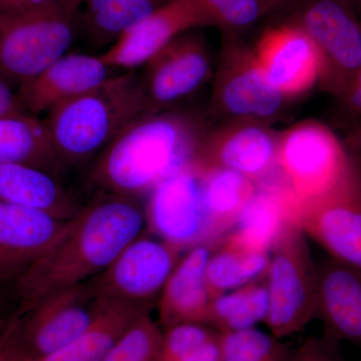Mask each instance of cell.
<instances>
[{
  "mask_svg": "<svg viewBox=\"0 0 361 361\" xmlns=\"http://www.w3.org/2000/svg\"><path fill=\"white\" fill-rule=\"evenodd\" d=\"M147 227L135 198L96 194L70 229L11 287L16 310L25 314L56 292L103 273Z\"/></svg>",
  "mask_w": 361,
  "mask_h": 361,
  "instance_id": "6da1fadb",
  "label": "cell"
},
{
  "mask_svg": "<svg viewBox=\"0 0 361 361\" xmlns=\"http://www.w3.org/2000/svg\"><path fill=\"white\" fill-rule=\"evenodd\" d=\"M200 114L176 108L130 123L90 165L97 194L137 199L193 165L209 132Z\"/></svg>",
  "mask_w": 361,
  "mask_h": 361,
  "instance_id": "7a4b0ae2",
  "label": "cell"
},
{
  "mask_svg": "<svg viewBox=\"0 0 361 361\" xmlns=\"http://www.w3.org/2000/svg\"><path fill=\"white\" fill-rule=\"evenodd\" d=\"M144 115L140 75L129 71L56 104L44 123L65 170L92 165L130 123Z\"/></svg>",
  "mask_w": 361,
  "mask_h": 361,
  "instance_id": "3957f363",
  "label": "cell"
},
{
  "mask_svg": "<svg viewBox=\"0 0 361 361\" xmlns=\"http://www.w3.org/2000/svg\"><path fill=\"white\" fill-rule=\"evenodd\" d=\"M80 6V0H51L0 16V78L20 87L68 54Z\"/></svg>",
  "mask_w": 361,
  "mask_h": 361,
  "instance_id": "277c9868",
  "label": "cell"
},
{
  "mask_svg": "<svg viewBox=\"0 0 361 361\" xmlns=\"http://www.w3.org/2000/svg\"><path fill=\"white\" fill-rule=\"evenodd\" d=\"M265 280L269 295L265 324L272 336H293L316 318L317 266L307 236L290 221L271 249Z\"/></svg>",
  "mask_w": 361,
  "mask_h": 361,
  "instance_id": "5b68a950",
  "label": "cell"
},
{
  "mask_svg": "<svg viewBox=\"0 0 361 361\" xmlns=\"http://www.w3.org/2000/svg\"><path fill=\"white\" fill-rule=\"evenodd\" d=\"M207 115L223 123L248 121L272 125L286 99L271 84L250 49L239 35L223 33Z\"/></svg>",
  "mask_w": 361,
  "mask_h": 361,
  "instance_id": "8992f818",
  "label": "cell"
},
{
  "mask_svg": "<svg viewBox=\"0 0 361 361\" xmlns=\"http://www.w3.org/2000/svg\"><path fill=\"white\" fill-rule=\"evenodd\" d=\"M350 163L343 142L317 121H303L280 133L277 169L298 203L326 194L341 180Z\"/></svg>",
  "mask_w": 361,
  "mask_h": 361,
  "instance_id": "52a82bcc",
  "label": "cell"
},
{
  "mask_svg": "<svg viewBox=\"0 0 361 361\" xmlns=\"http://www.w3.org/2000/svg\"><path fill=\"white\" fill-rule=\"evenodd\" d=\"M287 219L330 257L361 270V166L351 159L336 186L307 203H298L287 190Z\"/></svg>",
  "mask_w": 361,
  "mask_h": 361,
  "instance_id": "ba28073f",
  "label": "cell"
},
{
  "mask_svg": "<svg viewBox=\"0 0 361 361\" xmlns=\"http://www.w3.org/2000/svg\"><path fill=\"white\" fill-rule=\"evenodd\" d=\"M292 23L314 42L322 71L319 87L339 97L361 68V23L342 0H297Z\"/></svg>",
  "mask_w": 361,
  "mask_h": 361,
  "instance_id": "9c48e42d",
  "label": "cell"
},
{
  "mask_svg": "<svg viewBox=\"0 0 361 361\" xmlns=\"http://www.w3.org/2000/svg\"><path fill=\"white\" fill-rule=\"evenodd\" d=\"M183 252L158 237L142 234L92 279V284L101 298L151 311Z\"/></svg>",
  "mask_w": 361,
  "mask_h": 361,
  "instance_id": "30bf717a",
  "label": "cell"
},
{
  "mask_svg": "<svg viewBox=\"0 0 361 361\" xmlns=\"http://www.w3.org/2000/svg\"><path fill=\"white\" fill-rule=\"evenodd\" d=\"M178 35L145 63L140 75L146 114L178 108L214 75L212 54L197 33Z\"/></svg>",
  "mask_w": 361,
  "mask_h": 361,
  "instance_id": "8fae6325",
  "label": "cell"
},
{
  "mask_svg": "<svg viewBox=\"0 0 361 361\" xmlns=\"http://www.w3.org/2000/svg\"><path fill=\"white\" fill-rule=\"evenodd\" d=\"M148 196L145 213L153 236L185 252L201 244L212 246L202 175L196 166L161 180Z\"/></svg>",
  "mask_w": 361,
  "mask_h": 361,
  "instance_id": "7c38bea8",
  "label": "cell"
},
{
  "mask_svg": "<svg viewBox=\"0 0 361 361\" xmlns=\"http://www.w3.org/2000/svg\"><path fill=\"white\" fill-rule=\"evenodd\" d=\"M102 299L92 280L56 292L23 315L25 360H37L68 348L87 329Z\"/></svg>",
  "mask_w": 361,
  "mask_h": 361,
  "instance_id": "4fadbf2b",
  "label": "cell"
},
{
  "mask_svg": "<svg viewBox=\"0 0 361 361\" xmlns=\"http://www.w3.org/2000/svg\"><path fill=\"white\" fill-rule=\"evenodd\" d=\"M279 140L280 133L265 123H223L217 129L209 130L194 165L229 169L259 184L277 169Z\"/></svg>",
  "mask_w": 361,
  "mask_h": 361,
  "instance_id": "5bb4252c",
  "label": "cell"
},
{
  "mask_svg": "<svg viewBox=\"0 0 361 361\" xmlns=\"http://www.w3.org/2000/svg\"><path fill=\"white\" fill-rule=\"evenodd\" d=\"M253 51L271 84L289 101L319 85V51L307 32L296 23L291 21L267 28Z\"/></svg>",
  "mask_w": 361,
  "mask_h": 361,
  "instance_id": "9a60e30c",
  "label": "cell"
},
{
  "mask_svg": "<svg viewBox=\"0 0 361 361\" xmlns=\"http://www.w3.org/2000/svg\"><path fill=\"white\" fill-rule=\"evenodd\" d=\"M73 219L0 202V284L11 286L66 234Z\"/></svg>",
  "mask_w": 361,
  "mask_h": 361,
  "instance_id": "2e32d148",
  "label": "cell"
},
{
  "mask_svg": "<svg viewBox=\"0 0 361 361\" xmlns=\"http://www.w3.org/2000/svg\"><path fill=\"white\" fill-rule=\"evenodd\" d=\"M210 26L200 0H173L123 32L102 54L113 68L134 71L182 33Z\"/></svg>",
  "mask_w": 361,
  "mask_h": 361,
  "instance_id": "e0dca14e",
  "label": "cell"
},
{
  "mask_svg": "<svg viewBox=\"0 0 361 361\" xmlns=\"http://www.w3.org/2000/svg\"><path fill=\"white\" fill-rule=\"evenodd\" d=\"M111 68L102 56L66 54L37 78L21 85L16 97L21 108L30 115L49 113L61 102L84 94L113 77Z\"/></svg>",
  "mask_w": 361,
  "mask_h": 361,
  "instance_id": "ac0fdd59",
  "label": "cell"
},
{
  "mask_svg": "<svg viewBox=\"0 0 361 361\" xmlns=\"http://www.w3.org/2000/svg\"><path fill=\"white\" fill-rule=\"evenodd\" d=\"M316 318L323 334L361 344V270L334 258L317 266Z\"/></svg>",
  "mask_w": 361,
  "mask_h": 361,
  "instance_id": "d6986e66",
  "label": "cell"
},
{
  "mask_svg": "<svg viewBox=\"0 0 361 361\" xmlns=\"http://www.w3.org/2000/svg\"><path fill=\"white\" fill-rule=\"evenodd\" d=\"M214 249L201 244L180 258L157 301L159 322L164 329L180 323L206 324L212 300L207 284V264Z\"/></svg>",
  "mask_w": 361,
  "mask_h": 361,
  "instance_id": "ffe728a7",
  "label": "cell"
},
{
  "mask_svg": "<svg viewBox=\"0 0 361 361\" xmlns=\"http://www.w3.org/2000/svg\"><path fill=\"white\" fill-rule=\"evenodd\" d=\"M0 202L37 209L65 220L77 217L84 207L59 178L16 163H0Z\"/></svg>",
  "mask_w": 361,
  "mask_h": 361,
  "instance_id": "44dd1931",
  "label": "cell"
},
{
  "mask_svg": "<svg viewBox=\"0 0 361 361\" xmlns=\"http://www.w3.org/2000/svg\"><path fill=\"white\" fill-rule=\"evenodd\" d=\"M287 222V189L279 176L276 182L257 184L225 239L247 250L270 253Z\"/></svg>",
  "mask_w": 361,
  "mask_h": 361,
  "instance_id": "7402d4cb",
  "label": "cell"
},
{
  "mask_svg": "<svg viewBox=\"0 0 361 361\" xmlns=\"http://www.w3.org/2000/svg\"><path fill=\"white\" fill-rule=\"evenodd\" d=\"M197 168L202 175L211 245L216 248L234 228L257 184L229 169Z\"/></svg>",
  "mask_w": 361,
  "mask_h": 361,
  "instance_id": "603a6c76",
  "label": "cell"
},
{
  "mask_svg": "<svg viewBox=\"0 0 361 361\" xmlns=\"http://www.w3.org/2000/svg\"><path fill=\"white\" fill-rule=\"evenodd\" d=\"M101 299L92 322L68 348L40 360L25 361H103L130 325L142 313L149 312L135 306Z\"/></svg>",
  "mask_w": 361,
  "mask_h": 361,
  "instance_id": "cb8c5ba5",
  "label": "cell"
},
{
  "mask_svg": "<svg viewBox=\"0 0 361 361\" xmlns=\"http://www.w3.org/2000/svg\"><path fill=\"white\" fill-rule=\"evenodd\" d=\"M0 163L32 166L58 178L63 172L44 123L28 113L0 116Z\"/></svg>",
  "mask_w": 361,
  "mask_h": 361,
  "instance_id": "d4e9b609",
  "label": "cell"
},
{
  "mask_svg": "<svg viewBox=\"0 0 361 361\" xmlns=\"http://www.w3.org/2000/svg\"><path fill=\"white\" fill-rule=\"evenodd\" d=\"M173 0H82L87 39L97 47L113 44L123 32Z\"/></svg>",
  "mask_w": 361,
  "mask_h": 361,
  "instance_id": "484cf974",
  "label": "cell"
},
{
  "mask_svg": "<svg viewBox=\"0 0 361 361\" xmlns=\"http://www.w3.org/2000/svg\"><path fill=\"white\" fill-rule=\"evenodd\" d=\"M268 312L269 295L263 277L214 297L209 305L206 324L222 334L240 331L265 323Z\"/></svg>",
  "mask_w": 361,
  "mask_h": 361,
  "instance_id": "4316f807",
  "label": "cell"
},
{
  "mask_svg": "<svg viewBox=\"0 0 361 361\" xmlns=\"http://www.w3.org/2000/svg\"><path fill=\"white\" fill-rule=\"evenodd\" d=\"M269 263L270 253L247 250L223 239L211 253L207 264V284L211 297L265 277Z\"/></svg>",
  "mask_w": 361,
  "mask_h": 361,
  "instance_id": "83f0119b",
  "label": "cell"
},
{
  "mask_svg": "<svg viewBox=\"0 0 361 361\" xmlns=\"http://www.w3.org/2000/svg\"><path fill=\"white\" fill-rule=\"evenodd\" d=\"M159 361H222V332L202 323L167 327Z\"/></svg>",
  "mask_w": 361,
  "mask_h": 361,
  "instance_id": "f1b7e54d",
  "label": "cell"
},
{
  "mask_svg": "<svg viewBox=\"0 0 361 361\" xmlns=\"http://www.w3.org/2000/svg\"><path fill=\"white\" fill-rule=\"evenodd\" d=\"M288 344L262 330L222 334V361H289Z\"/></svg>",
  "mask_w": 361,
  "mask_h": 361,
  "instance_id": "f546056e",
  "label": "cell"
},
{
  "mask_svg": "<svg viewBox=\"0 0 361 361\" xmlns=\"http://www.w3.org/2000/svg\"><path fill=\"white\" fill-rule=\"evenodd\" d=\"M163 330L142 313L118 339L103 361H159Z\"/></svg>",
  "mask_w": 361,
  "mask_h": 361,
  "instance_id": "4dcf8cb0",
  "label": "cell"
},
{
  "mask_svg": "<svg viewBox=\"0 0 361 361\" xmlns=\"http://www.w3.org/2000/svg\"><path fill=\"white\" fill-rule=\"evenodd\" d=\"M289 361H346L341 342L325 336H310L292 351Z\"/></svg>",
  "mask_w": 361,
  "mask_h": 361,
  "instance_id": "1f68e13d",
  "label": "cell"
},
{
  "mask_svg": "<svg viewBox=\"0 0 361 361\" xmlns=\"http://www.w3.org/2000/svg\"><path fill=\"white\" fill-rule=\"evenodd\" d=\"M23 315L14 310L0 325V361H25L21 341Z\"/></svg>",
  "mask_w": 361,
  "mask_h": 361,
  "instance_id": "d6a6232c",
  "label": "cell"
},
{
  "mask_svg": "<svg viewBox=\"0 0 361 361\" xmlns=\"http://www.w3.org/2000/svg\"><path fill=\"white\" fill-rule=\"evenodd\" d=\"M338 99L344 114L348 116V125L361 120V68Z\"/></svg>",
  "mask_w": 361,
  "mask_h": 361,
  "instance_id": "836d02e7",
  "label": "cell"
},
{
  "mask_svg": "<svg viewBox=\"0 0 361 361\" xmlns=\"http://www.w3.org/2000/svg\"><path fill=\"white\" fill-rule=\"evenodd\" d=\"M200 1L203 4L204 8L206 9V13L208 14L209 18V13L214 11V9L219 8V7L261 2V4H272V6H276L277 8L282 11V9L296 4L297 0H200ZM209 20H210V18H209Z\"/></svg>",
  "mask_w": 361,
  "mask_h": 361,
  "instance_id": "e575fe53",
  "label": "cell"
},
{
  "mask_svg": "<svg viewBox=\"0 0 361 361\" xmlns=\"http://www.w3.org/2000/svg\"><path fill=\"white\" fill-rule=\"evenodd\" d=\"M26 113L13 94L11 85L0 78V116L20 115Z\"/></svg>",
  "mask_w": 361,
  "mask_h": 361,
  "instance_id": "d590c367",
  "label": "cell"
},
{
  "mask_svg": "<svg viewBox=\"0 0 361 361\" xmlns=\"http://www.w3.org/2000/svg\"><path fill=\"white\" fill-rule=\"evenodd\" d=\"M343 144L351 159L361 166V120L348 126Z\"/></svg>",
  "mask_w": 361,
  "mask_h": 361,
  "instance_id": "8d00e7d4",
  "label": "cell"
},
{
  "mask_svg": "<svg viewBox=\"0 0 361 361\" xmlns=\"http://www.w3.org/2000/svg\"><path fill=\"white\" fill-rule=\"evenodd\" d=\"M49 1L51 0H0V16L23 13Z\"/></svg>",
  "mask_w": 361,
  "mask_h": 361,
  "instance_id": "74e56055",
  "label": "cell"
},
{
  "mask_svg": "<svg viewBox=\"0 0 361 361\" xmlns=\"http://www.w3.org/2000/svg\"><path fill=\"white\" fill-rule=\"evenodd\" d=\"M11 303L16 304L11 287L0 284V325L13 312H9Z\"/></svg>",
  "mask_w": 361,
  "mask_h": 361,
  "instance_id": "f35d334b",
  "label": "cell"
},
{
  "mask_svg": "<svg viewBox=\"0 0 361 361\" xmlns=\"http://www.w3.org/2000/svg\"><path fill=\"white\" fill-rule=\"evenodd\" d=\"M342 1L346 2L349 6H361V0H342Z\"/></svg>",
  "mask_w": 361,
  "mask_h": 361,
  "instance_id": "ab89813d",
  "label": "cell"
},
{
  "mask_svg": "<svg viewBox=\"0 0 361 361\" xmlns=\"http://www.w3.org/2000/svg\"><path fill=\"white\" fill-rule=\"evenodd\" d=\"M80 2H82V0H80Z\"/></svg>",
  "mask_w": 361,
  "mask_h": 361,
  "instance_id": "60d3db41",
  "label": "cell"
},
{
  "mask_svg": "<svg viewBox=\"0 0 361 361\" xmlns=\"http://www.w3.org/2000/svg\"><path fill=\"white\" fill-rule=\"evenodd\" d=\"M360 23H361V20H360Z\"/></svg>",
  "mask_w": 361,
  "mask_h": 361,
  "instance_id": "b9f144b4",
  "label": "cell"
}]
</instances>
